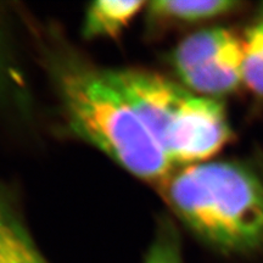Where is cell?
Returning <instances> with one entry per match:
<instances>
[{"label": "cell", "instance_id": "cell-1", "mask_svg": "<svg viewBox=\"0 0 263 263\" xmlns=\"http://www.w3.org/2000/svg\"><path fill=\"white\" fill-rule=\"evenodd\" d=\"M176 216L197 238L227 254L263 248V184L227 161L188 164L161 183Z\"/></svg>", "mask_w": 263, "mask_h": 263}, {"label": "cell", "instance_id": "cell-2", "mask_svg": "<svg viewBox=\"0 0 263 263\" xmlns=\"http://www.w3.org/2000/svg\"><path fill=\"white\" fill-rule=\"evenodd\" d=\"M59 88L76 136L141 179L162 183L170 176L173 164L106 70L71 66L60 74Z\"/></svg>", "mask_w": 263, "mask_h": 263}, {"label": "cell", "instance_id": "cell-3", "mask_svg": "<svg viewBox=\"0 0 263 263\" xmlns=\"http://www.w3.org/2000/svg\"><path fill=\"white\" fill-rule=\"evenodd\" d=\"M170 162L193 164L224 146L230 128L223 105L141 70H106Z\"/></svg>", "mask_w": 263, "mask_h": 263}, {"label": "cell", "instance_id": "cell-4", "mask_svg": "<svg viewBox=\"0 0 263 263\" xmlns=\"http://www.w3.org/2000/svg\"><path fill=\"white\" fill-rule=\"evenodd\" d=\"M178 77L186 89L205 98L215 99L235 90L244 81L242 42L233 38L222 50Z\"/></svg>", "mask_w": 263, "mask_h": 263}, {"label": "cell", "instance_id": "cell-5", "mask_svg": "<svg viewBox=\"0 0 263 263\" xmlns=\"http://www.w3.org/2000/svg\"><path fill=\"white\" fill-rule=\"evenodd\" d=\"M239 3L230 0H157L147 3L154 25H195L233 11Z\"/></svg>", "mask_w": 263, "mask_h": 263}, {"label": "cell", "instance_id": "cell-6", "mask_svg": "<svg viewBox=\"0 0 263 263\" xmlns=\"http://www.w3.org/2000/svg\"><path fill=\"white\" fill-rule=\"evenodd\" d=\"M147 3L100 0L88 5L82 26L87 39L116 38L133 21Z\"/></svg>", "mask_w": 263, "mask_h": 263}, {"label": "cell", "instance_id": "cell-7", "mask_svg": "<svg viewBox=\"0 0 263 263\" xmlns=\"http://www.w3.org/2000/svg\"><path fill=\"white\" fill-rule=\"evenodd\" d=\"M233 38L235 35L226 28H209L193 33L173 51L171 61L174 71L180 76L197 67L222 50Z\"/></svg>", "mask_w": 263, "mask_h": 263}, {"label": "cell", "instance_id": "cell-8", "mask_svg": "<svg viewBox=\"0 0 263 263\" xmlns=\"http://www.w3.org/2000/svg\"><path fill=\"white\" fill-rule=\"evenodd\" d=\"M0 263H49L10 207L0 199Z\"/></svg>", "mask_w": 263, "mask_h": 263}, {"label": "cell", "instance_id": "cell-9", "mask_svg": "<svg viewBox=\"0 0 263 263\" xmlns=\"http://www.w3.org/2000/svg\"><path fill=\"white\" fill-rule=\"evenodd\" d=\"M242 76L250 89L263 95V17L249 29L242 42Z\"/></svg>", "mask_w": 263, "mask_h": 263}, {"label": "cell", "instance_id": "cell-10", "mask_svg": "<svg viewBox=\"0 0 263 263\" xmlns=\"http://www.w3.org/2000/svg\"><path fill=\"white\" fill-rule=\"evenodd\" d=\"M144 263H184L178 232L170 221L160 224Z\"/></svg>", "mask_w": 263, "mask_h": 263}]
</instances>
